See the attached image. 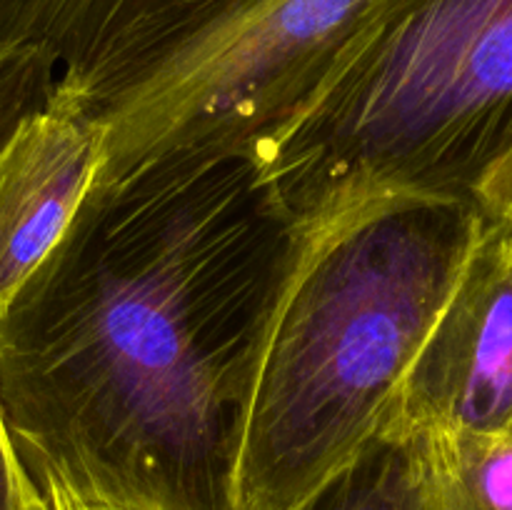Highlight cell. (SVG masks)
<instances>
[{
	"label": "cell",
	"instance_id": "6da1fadb",
	"mask_svg": "<svg viewBox=\"0 0 512 510\" xmlns=\"http://www.w3.org/2000/svg\"><path fill=\"white\" fill-rule=\"evenodd\" d=\"M300 238L245 150L98 180L0 313V405L40 490L240 510L250 385Z\"/></svg>",
	"mask_w": 512,
	"mask_h": 510
},
{
	"label": "cell",
	"instance_id": "7a4b0ae2",
	"mask_svg": "<svg viewBox=\"0 0 512 510\" xmlns=\"http://www.w3.org/2000/svg\"><path fill=\"white\" fill-rule=\"evenodd\" d=\"M488 213L390 195L303 230L245 408L240 510H298L385 435Z\"/></svg>",
	"mask_w": 512,
	"mask_h": 510
},
{
	"label": "cell",
	"instance_id": "3957f363",
	"mask_svg": "<svg viewBox=\"0 0 512 510\" xmlns=\"http://www.w3.org/2000/svg\"><path fill=\"white\" fill-rule=\"evenodd\" d=\"M510 150L512 0H398L250 155L310 228L390 195L475 200Z\"/></svg>",
	"mask_w": 512,
	"mask_h": 510
},
{
	"label": "cell",
	"instance_id": "277c9868",
	"mask_svg": "<svg viewBox=\"0 0 512 510\" xmlns=\"http://www.w3.org/2000/svg\"><path fill=\"white\" fill-rule=\"evenodd\" d=\"M398 0H255L95 110L98 180L190 150H250L320 88Z\"/></svg>",
	"mask_w": 512,
	"mask_h": 510
},
{
	"label": "cell",
	"instance_id": "5b68a950",
	"mask_svg": "<svg viewBox=\"0 0 512 510\" xmlns=\"http://www.w3.org/2000/svg\"><path fill=\"white\" fill-rule=\"evenodd\" d=\"M512 430V220L480 238L415 355L383 438Z\"/></svg>",
	"mask_w": 512,
	"mask_h": 510
},
{
	"label": "cell",
	"instance_id": "8992f818",
	"mask_svg": "<svg viewBox=\"0 0 512 510\" xmlns=\"http://www.w3.org/2000/svg\"><path fill=\"white\" fill-rule=\"evenodd\" d=\"M255 0H0V55L38 53L58 88L98 110Z\"/></svg>",
	"mask_w": 512,
	"mask_h": 510
},
{
	"label": "cell",
	"instance_id": "52a82bcc",
	"mask_svg": "<svg viewBox=\"0 0 512 510\" xmlns=\"http://www.w3.org/2000/svg\"><path fill=\"white\" fill-rule=\"evenodd\" d=\"M103 160V120L58 85L0 148V313L65 238Z\"/></svg>",
	"mask_w": 512,
	"mask_h": 510
},
{
	"label": "cell",
	"instance_id": "ba28073f",
	"mask_svg": "<svg viewBox=\"0 0 512 510\" xmlns=\"http://www.w3.org/2000/svg\"><path fill=\"white\" fill-rule=\"evenodd\" d=\"M405 443L423 510H512V430L423 433Z\"/></svg>",
	"mask_w": 512,
	"mask_h": 510
},
{
	"label": "cell",
	"instance_id": "9c48e42d",
	"mask_svg": "<svg viewBox=\"0 0 512 510\" xmlns=\"http://www.w3.org/2000/svg\"><path fill=\"white\" fill-rule=\"evenodd\" d=\"M298 510H423L410 445L380 438Z\"/></svg>",
	"mask_w": 512,
	"mask_h": 510
},
{
	"label": "cell",
	"instance_id": "30bf717a",
	"mask_svg": "<svg viewBox=\"0 0 512 510\" xmlns=\"http://www.w3.org/2000/svg\"><path fill=\"white\" fill-rule=\"evenodd\" d=\"M55 85L58 70L43 55H0V148L30 113L48 103Z\"/></svg>",
	"mask_w": 512,
	"mask_h": 510
},
{
	"label": "cell",
	"instance_id": "8fae6325",
	"mask_svg": "<svg viewBox=\"0 0 512 510\" xmlns=\"http://www.w3.org/2000/svg\"><path fill=\"white\" fill-rule=\"evenodd\" d=\"M0 510H53L15 448L0 405Z\"/></svg>",
	"mask_w": 512,
	"mask_h": 510
},
{
	"label": "cell",
	"instance_id": "7c38bea8",
	"mask_svg": "<svg viewBox=\"0 0 512 510\" xmlns=\"http://www.w3.org/2000/svg\"><path fill=\"white\" fill-rule=\"evenodd\" d=\"M475 200L485 213L512 220V150L485 175Z\"/></svg>",
	"mask_w": 512,
	"mask_h": 510
},
{
	"label": "cell",
	"instance_id": "4fadbf2b",
	"mask_svg": "<svg viewBox=\"0 0 512 510\" xmlns=\"http://www.w3.org/2000/svg\"><path fill=\"white\" fill-rule=\"evenodd\" d=\"M45 498H48L50 508L53 510H145V508H135V505L110 503V500L83 498V495H73L68 493V490H60V488L45 490Z\"/></svg>",
	"mask_w": 512,
	"mask_h": 510
}]
</instances>
